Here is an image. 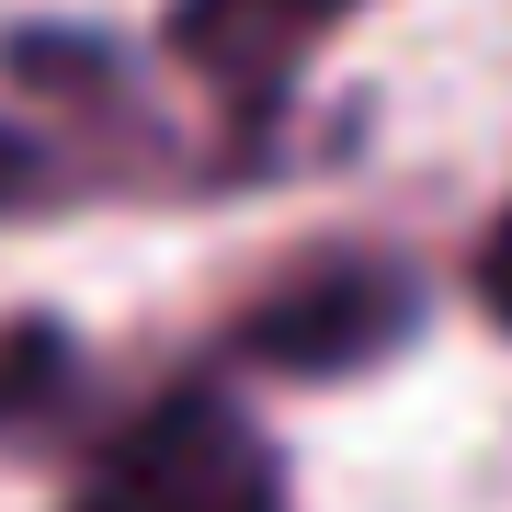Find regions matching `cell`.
Masks as SVG:
<instances>
[{
  "instance_id": "obj_1",
  "label": "cell",
  "mask_w": 512,
  "mask_h": 512,
  "mask_svg": "<svg viewBox=\"0 0 512 512\" xmlns=\"http://www.w3.org/2000/svg\"><path fill=\"white\" fill-rule=\"evenodd\" d=\"M80 512H285V501H274V456H262L251 421L205 387H171L137 433L103 444Z\"/></svg>"
},
{
  "instance_id": "obj_2",
  "label": "cell",
  "mask_w": 512,
  "mask_h": 512,
  "mask_svg": "<svg viewBox=\"0 0 512 512\" xmlns=\"http://www.w3.org/2000/svg\"><path fill=\"white\" fill-rule=\"evenodd\" d=\"M410 330V274L387 262H308L239 319V353L274 376H353Z\"/></svg>"
},
{
  "instance_id": "obj_3",
  "label": "cell",
  "mask_w": 512,
  "mask_h": 512,
  "mask_svg": "<svg viewBox=\"0 0 512 512\" xmlns=\"http://www.w3.org/2000/svg\"><path fill=\"white\" fill-rule=\"evenodd\" d=\"M342 12L353 0H171V57H183L205 92H228L239 114H262L319 57V35Z\"/></svg>"
},
{
  "instance_id": "obj_4",
  "label": "cell",
  "mask_w": 512,
  "mask_h": 512,
  "mask_svg": "<svg viewBox=\"0 0 512 512\" xmlns=\"http://www.w3.org/2000/svg\"><path fill=\"white\" fill-rule=\"evenodd\" d=\"M57 387H69V342H57L46 319H12V330H0V433L35 421Z\"/></svg>"
},
{
  "instance_id": "obj_5",
  "label": "cell",
  "mask_w": 512,
  "mask_h": 512,
  "mask_svg": "<svg viewBox=\"0 0 512 512\" xmlns=\"http://www.w3.org/2000/svg\"><path fill=\"white\" fill-rule=\"evenodd\" d=\"M35 194H57V160L35 126H0V217H23Z\"/></svg>"
},
{
  "instance_id": "obj_6",
  "label": "cell",
  "mask_w": 512,
  "mask_h": 512,
  "mask_svg": "<svg viewBox=\"0 0 512 512\" xmlns=\"http://www.w3.org/2000/svg\"><path fill=\"white\" fill-rule=\"evenodd\" d=\"M478 308H490V319L512 330V205H501V228L478 239Z\"/></svg>"
}]
</instances>
